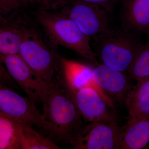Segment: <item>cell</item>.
<instances>
[{
  "instance_id": "6da1fadb",
  "label": "cell",
  "mask_w": 149,
  "mask_h": 149,
  "mask_svg": "<svg viewBox=\"0 0 149 149\" xmlns=\"http://www.w3.org/2000/svg\"><path fill=\"white\" fill-rule=\"evenodd\" d=\"M42 103L47 137L57 144H71L83 127V118L69 92L56 78L49 83Z\"/></svg>"
},
{
  "instance_id": "7a4b0ae2",
  "label": "cell",
  "mask_w": 149,
  "mask_h": 149,
  "mask_svg": "<svg viewBox=\"0 0 149 149\" xmlns=\"http://www.w3.org/2000/svg\"><path fill=\"white\" fill-rule=\"evenodd\" d=\"M55 11L38 7L34 12L50 47L54 49L63 46L76 52L95 66L98 65L97 56L90 44L91 38L84 34L76 23L61 10L58 12Z\"/></svg>"
},
{
  "instance_id": "3957f363",
  "label": "cell",
  "mask_w": 149,
  "mask_h": 149,
  "mask_svg": "<svg viewBox=\"0 0 149 149\" xmlns=\"http://www.w3.org/2000/svg\"><path fill=\"white\" fill-rule=\"evenodd\" d=\"M92 39L94 52L102 64L125 73L128 72L141 46L128 34L111 29Z\"/></svg>"
},
{
  "instance_id": "277c9868",
  "label": "cell",
  "mask_w": 149,
  "mask_h": 149,
  "mask_svg": "<svg viewBox=\"0 0 149 149\" xmlns=\"http://www.w3.org/2000/svg\"><path fill=\"white\" fill-rule=\"evenodd\" d=\"M49 46L35 29L22 44L19 54L39 77L49 83L55 77L59 54Z\"/></svg>"
},
{
  "instance_id": "5b68a950",
  "label": "cell",
  "mask_w": 149,
  "mask_h": 149,
  "mask_svg": "<svg viewBox=\"0 0 149 149\" xmlns=\"http://www.w3.org/2000/svg\"><path fill=\"white\" fill-rule=\"evenodd\" d=\"M0 113L16 122L33 127L44 132V115L29 98L24 97L7 87L0 85Z\"/></svg>"
},
{
  "instance_id": "8992f818",
  "label": "cell",
  "mask_w": 149,
  "mask_h": 149,
  "mask_svg": "<svg viewBox=\"0 0 149 149\" xmlns=\"http://www.w3.org/2000/svg\"><path fill=\"white\" fill-rule=\"evenodd\" d=\"M125 125L101 122L83 125L71 143L75 149H119Z\"/></svg>"
},
{
  "instance_id": "52a82bcc",
  "label": "cell",
  "mask_w": 149,
  "mask_h": 149,
  "mask_svg": "<svg viewBox=\"0 0 149 149\" xmlns=\"http://www.w3.org/2000/svg\"><path fill=\"white\" fill-rule=\"evenodd\" d=\"M61 10L91 39L111 29L109 26L107 11L98 5L82 0H71L68 1Z\"/></svg>"
},
{
  "instance_id": "ba28073f",
  "label": "cell",
  "mask_w": 149,
  "mask_h": 149,
  "mask_svg": "<svg viewBox=\"0 0 149 149\" xmlns=\"http://www.w3.org/2000/svg\"><path fill=\"white\" fill-rule=\"evenodd\" d=\"M1 62L9 73L34 103L42 102L49 88V83L39 77L19 54L0 55Z\"/></svg>"
},
{
  "instance_id": "9c48e42d",
  "label": "cell",
  "mask_w": 149,
  "mask_h": 149,
  "mask_svg": "<svg viewBox=\"0 0 149 149\" xmlns=\"http://www.w3.org/2000/svg\"><path fill=\"white\" fill-rule=\"evenodd\" d=\"M24 9L0 16V55L19 54L22 44L35 29Z\"/></svg>"
},
{
  "instance_id": "30bf717a",
  "label": "cell",
  "mask_w": 149,
  "mask_h": 149,
  "mask_svg": "<svg viewBox=\"0 0 149 149\" xmlns=\"http://www.w3.org/2000/svg\"><path fill=\"white\" fill-rule=\"evenodd\" d=\"M93 68L88 65L65 58L58 54L55 77L62 83L68 91L71 92L84 88H93L111 106L115 108L113 101L94 81Z\"/></svg>"
},
{
  "instance_id": "8fae6325",
  "label": "cell",
  "mask_w": 149,
  "mask_h": 149,
  "mask_svg": "<svg viewBox=\"0 0 149 149\" xmlns=\"http://www.w3.org/2000/svg\"><path fill=\"white\" fill-rule=\"evenodd\" d=\"M68 91L84 120L89 122L118 124L115 108L111 106L93 88Z\"/></svg>"
},
{
  "instance_id": "7c38bea8",
  "label": "cell",
  "mask_w": 149,
  "mask_h": 149,
  "mask_svg": "<svg viewBox=\"0 0 149 149\" xmlns=\"http://www.w3.org/2000/svg\"><path fill=\"white\" fill-rule=\"evenodd\" d=\"M93 77L96 84L114 103H125L128 93L133 86L132 80L126 73L112 69L103 64L93 68Z\"/></svg>"
},
{
  "instance_id": "4fadbf2b",
  "label": "cell",
  "mask_w": 149,
  "mask_h": 149,
  "mask_svg": "<svg viewBox=\"0 0 149 149\" xmlns=\"http://www.w3.org/2000/svg\"><path fill=\"white\" fill-rule=\"evenodd\" d=\"M125 103L128 113L126 125L149 117V77L137 81L128 93Z\"/></svg>"
},
{
  "instance_id": "5bb4252c",
  "label": "cell",
  "mask_w": 149,
  "mask_h": 149,
  "mask_svg": "<svg viewBox=\"0 0 149 149\" xmlns=\"http://www.w3.org/2000/svg\"><path fill=\"white\" fill-rule=\"evenodd\" d=\"M123 15L130 29L149 30V0H123Z\"/></svg>"
},
{
  "instance_id": "9a60e30c",
  "label": "cell",
  "mask_w": 149,
  "mask_h": 149,
  "mask_svg": "<svg viewBox=\"0 0 149 149\" xmlns=\"http://www.w3.org/2000/svg\"><path fill=\"white\" fill-rule=\"evenodd\" d=\"M149 143V116L132 125H125L119 149H142Z\"/></svg>"
},
{
  "instance_id": "2e32d148",
  "label": "cell",
  "mask_w": 149,
  "mask_h": 149,
  "mask_svg": "<svg viewBox=\"0 0 149 149\" xmlns=\"http://www.w3.org/2000/svg\"><path fill=\"white\" fill-rule=\"evenodd\" d=\"M20 123L0 113V149H20Z\"/></svg>"
},
{
  "instance_id": "e0dca14e",
  "label": "cell",
  "mask_w": 149,
  "mask_h": 149,
  "mask_svg": "<svg viewBox=\"0 0 149 149\" xmlns=\"http://www.w3.org/2000/svg\"><path fill=\"white\" fill-rule=\"evenodd\" d=\"M20 149H58L59 147L32 127L20 124Z\"/></svg>"
},
{
  "instance_id": "ac0fdd59",
  "label": "cell",
  "mask_w": 149,
  "mask_h": 149,
  "mask_svg": "<svg viewBox=\"0 0 149 149\" xmlns=\"http://www.w3.org/2000/svg\"><path fill=\"white\" fill-rule=\"evenodd\" d=\"M128 76L136 81L149 77V46H141L128 70Z\"/></svg>"
},
{
  "instance_id": "d6986e66",
  "label": "cell",
  "mask_w": 149,
  "mask_h": 149,
  "mask_svg": "<svg viewBox=\"0 0 149 149\" xmlns=\"http://www.w3.org/2000/svg\"><path fill=\"white\" fill-rule=\"evenodd\" d=\"M35 5V0H0V16H5L13 11Z\"/></svg>"
},
{
  "instance_id": "ffe728a7",
  "label": "cell",
  "mask_w": 149,
  "mask_h": 149,
  "mask_svg": "<svg viewBox=\"0 0 149 149\" xmlns=\"http://www.w3.org/2000/svg\"><path fill=\"white\" fill-rule=\"evenodd\" d=\"M35 2L39 7L49 10L61 9L68 3L66 0H35Z\"/></svg>"
},
{
  "instance_id": "44dd1931",
  "label": "cell",
  "mask_w": 149,
  "mask_h": 149,
  "mask_svg": "<svg viewBox=\"0 0 149 149\" xmlns=\"http://www.w3.org/2000/svg\"><path fill=\"white\" fill-rule=\"evenodd\" d=\"M0 82L5 85L8 84L11 86L14 85V81L15 80H14L11 75L9 73L4 65L1 62L0 65Z\"/></svg>"
},
{
  "instance_id": "7402d4cb",
  "label": "cell",
  "mask_w": 149,
  "mask_h": 149,
  "mask_svg": "<svg viewBox=\"0 0 149 149\" xmlns=\"http://www.w3.org/2000/svg\"><path fill=\"white\" fill-rule=\"evenodd\" d=\"M87 2L95 4L103 8L107 11H111L117 0H82Z\"/></svg>"
}]
</instances>
